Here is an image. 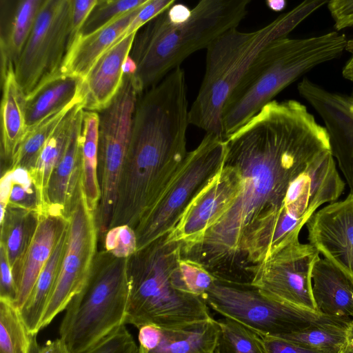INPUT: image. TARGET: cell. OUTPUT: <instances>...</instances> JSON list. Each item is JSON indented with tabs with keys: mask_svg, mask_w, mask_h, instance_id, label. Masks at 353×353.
I'll use <instances>...</instances> for the list:
<instances>
[{
	"mask_svg": "<svg viewBox=\"0 0 353 353\" xmlns=\"http://www.w3.org/2000/svg\"><path fill=\"white\" fill-rule=\"evenodd\" d=\"M38 219V212L12 205H8L1 212L0 245L6 252L15 282Z\"/></svg>",
	"mask_w": 353,
	"mask_h": 353,
	"instance_id": "26",
	"label": "cell"
},
{
	"mask_svg": "<svg viewBox=\"0 0 353 353\" xmlns=\"http://www.w3.org/2000/svg\"><path fill=\"white\" fill-rule=\"evenodd\" d=\"M147 0H98L79 34L92 33L128 12L139 8Z\"/></svg>",
	"mask_w": 353,
	"mask_h": 353,
	"instance_id": "34",
	"label": "cell"
},
{
	"mask_svg": "<svg viewBox=\"0 0 353 353\" xmlns=\"http://www.w3.org/2000/svg\"><path fill=\"white\" fill-rule=\"evenodd\" d=\"M126 259L97 252L90 276L70 300L59 327L70 353H83L125 324Z\"/></svg>",
	"mask_w": 353,
	"mask_h": 353,
	"instance_id": "7",
	"label": "cell"
},
{
	"mask_svg": "<svg viewBox=\"0 0 353 353\" xmlns=\"http://www.w3.org/2000/svg\"><path fill=\"white\" fill-rule=\"evenodd\" d=\"M67 230L68 225L57 242L49 260L41 272L31 294L23 305L19 309L28 330L34 334H37L40 331V323L59 270L65 244Z\"/></svg>",
	"mask_w": 353,
	"mask_h": 353,
	"instance_id": "27",
	"label": "cell"
},
{
	"mask_svg": "<svg viewBox=\"0 0 353 353\" xmlns=\"http://www.w3.org/2000/svg\"><path fill=\"white\" fill-rule=\"evenodd\" d=\"M203 299L213 310L259 336L295 332L312 324L339 318L274 299L250 284L216 279Z\"/></svg>",
	"mask_w": 353,
	"mask_h": 353,
	"instance_id": "8",
	"label": "cell"
},
{
	"mask_svg": "<svg viewBox=\"0 0 353 353\" xmlns=\"http://www.w3.org/2000/svg\"><path fill=\"white\" fill-rule=\"evenodd\" d=\"M239 187L238 171L224 161L219 170L189 203L164 239L180 243L181 253L199 243L206 231L232 204Z\"/></svg>",
	"mask_w": 353,
	"mask_h": 353,
	"instance_id": "14",
	"label": "cell"
},
{
	"mask_svg": "<svg viewBox=\"0 0 353 353\" xmlns=\"http://www.w3.org/2000/svg\"><path fill=\"white\" fill-rule=\"evenodd\" d=\"M346 346L353 350V319L347 325Z\"/></svg>",
	"mask_w": 353,
	"mask_h": 353,
	"instance_id": "47",
	"label": "cell"
},
{
	"mask_svg": "<svg viewBox=\"0 0 353 353\" xmlns=\"http://www.w3.org/2000/svg\"><path fill=\"white\" fill-rule=\"evenodd\" d=\"M250 0H202L188 20H170L165 10L138 30L129 56L137 65L136 83L143 93L159 83L194 52L236 28Z\"/></svg>",
	"mask_w": 353,
	"mask_h": 353,
	"instance_id": "3",
	"label": "cell"
},
{
	"mask_svg": "<svg viewBox=\"0 0 353 353\" xmlns=\"http://www.w3.org/2000/svg\"><path fill=\"white\" fill-rule=\"evenodd\" d=\"M322 119L332 156L353 196V101L350 96L330 92L304 78L297 86Z\"/></svg>",
	"mask_w": 353,
	"mask_h": 353,
	"instance_id": "15",
	"label": "cell"
},
{
	"mask_svg": "<svg viewBox=\"0 0 353 353\" xmlns=\"http://www.w3.org/2000/svg\"><path fill=\"white\" fill-rule=\"evenodd\" d=\"M225 163L236 169L239 192L201 241L181 253L215 279L250 284L272 254L291 183L330 152L324 126L295 100L272 101L225 139Z\"/></svg>",
	"mask_w": 353,
	"mask_h": 353,
	"instance_id": "1",
	"label": "cell"
},
{
	"mask_svg": "<svg viewBox=\"0 0 353 353\" xmlns=\"http://www.w3.org/2000/svg\"><path fill=\"white\" fill-rule=\"evenodd\" d=\"M68 220L65 248L56 281L40 323V330L65 310L70 300L84 286L97 254L99 230L96 212L88 203L81 180Z\"/></svg>",
	"mask_w": 353,
	"mask_h": 353,
	"instance_id": "11",
	"label": "cell"
},
{
	"mask_svg": "<svg viewBox=\"0 0 353 353\" xmlns=\"http://www.w3.org/2000/svg\"><path fill=\"white\" fill-rule=\"evenodd\" d=\"M179 269L187 290L202 298L216 279L201 264L188 259L181 258Z\"/></svg>",
	"mask_w": 353,
	"mask_h": 353,
	"instance_id": "36",
	"label": "cell"
},
{
	"mask_svg": "<svg viewBox=\"0 0 353 353\" xmlns=\"http://www.w3.org/2000/svg\"><path fill=\"white\" fill-rule=\"evenodd\" d=\"M0 300L13 303L17 297V288L12 270L3 248L0 245Z\"/></svg>",
	"mask_w": 353,
	"mask_h": 353,
	"instance_id": "41",
	"label": "cell"
},
{
	"mask_svg": "<svg viewBox=\"0 0 353 353\" xmlns=\"http://www.w3.org/2000/svg\"><path fill=\"white\" fill-rule=\"evenodd\" d=\"M139 90L134 74H124L122 85L110 104L98 112V175L101 198L96 212L99 233L110 229L118 186L127 155Z\"/></svg>",
	"mask_w": 353,
	"mask_h": 353,
	"instance_id": "10",
	"label": "cell"
},
{
	"mask_svg": "<svg viewBox=\"0 0 353 353\" xmlns=\"http://www.w3.org/2000/svg\"><path fill=\"white\" fill-rule=\"evenodd\" d=\"M36 336L28 330L19 308L0 300V353H37Z\"/></svg>",
	"mask_w": 353,
	"mask_h": 353,
	"instance_id": "32",
	"label": "cell"
},
{
	"mask_svg": "<svg viewBox=\"0 0 353 353\" xmlns=\"http://www.w3.org/2000/svg\"><path fill=\"white\" fill-rule=\"evenodd\" d=\"M138 329V353H216L220 327L212 316L176 327Z\"/></svg>",
	"mask_w": 353,
	"mask_h": 353,
	"instance_id": "17",
	"label": "cell"
},
{
	"mask_svg": "<svg viewBox=\"0 0 353 353\" xmlns=\"http://www.w3.org/2000/svg\"><path fill=\"white\" fill-rule=\"evenodd\" d=\"M347 39L336 31L319 36L279 39L256 57L222 110L225 139L288 85L316 66L340 57Z\"/></svg>",
	"mask_w": 353,
	"mask_h": 353,
	"instance_id": "4",
	"label": "cell"
},
{
	"mask_svg": "<svg viewBox=\"0 0 353 353\" xmlns=\"http://www.w3.org/2000/svg\"><path fill=\"white\" fill-rule=\"evenodd\" d=\"M339 353H353V350L345 346Z\"/></svg>",
	"mask_w": 353,
	"mask_h": 353,
	"instance_id": "48",
	"label": "cell"
},
{
	"mask_svg": "<svg viewBox=\"0 0 353 353\" xmlns=\"http://www.w3.org/2000/svg\"><path fill=\"white\" fill-rule=\"evenodd\" d=\"M175 3V0H148L114 43L120 41L125 37L138 32V30L148 22L169 8Z\"/></svg>",
	"mask_w": 353,
	"mask_h": 353,
	"instance_id": "39",
	"label": "cell"
},
{
	"mask_svg": "<svg viewBox=\"0 0 353 353\" xmlns=\"http://www.w3.org/2000/svg\"><path fill=\"white\" fill-rule=\"evenodd\" d=\"M144 4L92 33L79 34L65 55L59 75L84 79L97 60L121 36Z\"/></svg>",
	"mask_w": 353,
	"mask_h": 353,
	"instance_id": "20",
	"label": "cell"
},
{
	"mask_svg": "<svg viewBox=\"0 0 353 353\" xmlns=\"http://www.w3.org/2000/svg\"><path fill=\"white\" fill-rule=\"evenodd\" d=\"M181 258V244L164 237L128 258L125 324L176 327L212 317L204 299L187 290Z\"/></svg>",
	"mask_w": 353,
	"mask_h": 353,
	"instance_id": "5",
	"label": "cell"
},
{
	"mask_svg": "<svg viewBox=\"0 0 353 353\" xmlns=\"http://www.w3.org/2000/svg\"><path fill=\"white\" fill-rule=\"evenodd\" d=\"M84 101L81 94L65 108L49 115L28 130L19 144L8 170L23 168L29 172L34 167L37 159L48 139L70 110Z\"/></svg>",
	"mask_w": 353,
	"mask_h": 353,
	"instance_id": "30",
	"label": "cell"
},
{
	"mask_svg": "<svg viewBox=\"0 0 353 353\" xmlns=\"http://www.w3.org/2000/svg\"><path fill=\"white\" fill-rule=\"evenodd\" d=\"M312 292L317 311L329 316L353 319V278L323 257L312 270Z\"/></svg>",
	"mask_w": 353,
	"mask_h": 353,
	"instance_id": "22",
	"label": "cell"
},
{
	"mask_svg": "<svg viewBox=\"0 0 353 353\" xmlns=\"http://www.w3.org/2000/svg\"><path fill=\"white\" fill-rule=\"evenodd\" d=\"M84 108L79 110L67 148L48 185V211L68 217L81 179V128Z\"/></svg>",
	"mask_w": 353,
	"mask_h": 353,
	"instance_id": "21",
	"label": "cell"
},
{
	"mask_svg": "<svg viewBox=\"0 0 353 353\" xmlns=\"http://www.w3.org/2000/svg\"><path fill=\"white\" fill-rule=\"evenodd\" d=\"M326 5L336 31L353 28V0H331Z\"/></svg>",
	"mask_w": 353,
	"mask_h": 353,
	"instance_id": "42",
	"label": "cell"
},
{
	"mask_svg": "<svg viewBox=\"0 0 353 353\" xmlns=\"http://www.w3.org/2000/svg\"><path fill=\"white\" fill-rule=\"evenodd\" d=\"M99 116L83 110L81 128V183L90 209L97 211L101 198L98 175Z\"/></svg>",
	"mask_w": 353,
	"mask_h": 353,
	"instance_id": "28",
	"label": "cell"
},
{
	"mask_svg": "<svg viewBox=\"0 0 353 353\" xmlns=\"http://www.w3.org/2000/svg\"><path fill=\"white\" fill-rule=\"evenodd\" d=\"M97 2L98 0H71L70 34L67 51L79 34Z\"/></svg>",
	"mask_w": 353,
	"mask_h": 353,
	"instance_id": "40",
	"label": "cell"
},
{
	"mask_svg": "<svg viewBox=\"0 0 353 353\" xmlns=\"http://www.w3.org/2000/svg\"><path fill=\"white\" fill-rule=\"evenodd\" d=\"M83 353H138V346L125 325Z\"/></svg>",
	"mask_w": 353,
	"mask_h": 353,
	"instance_id": "38",
	"label": "cell"
},
{
	"mask_svg": "<svg viewBox=\"0 0 353 353\" xmlns=\"http://www.w3.org/2000/svg\"><path fill=\"white\" fill-rule=\"evenodd\" d=\"M82 80L70 76L57 75L26 97L27 132L75 100L81 94Z\"/></svg>",
	"mask_w": 353,
	"mask_h": 353,
	"instance_id": "25",
	"label": "cell"
},
{
	"mask_svg": "<svg viewBox=\"0 0 353 353\" xmlns=\"http://www.w3.org/2000/svg\"><path fill=\"white\" fill-rule=\"evenodd\" d=\"M103 238L104 250L116 257L128 258L137 250L135 231L127 225L109 229Z\"/></svg>",
	"mask_w": 353,
	"mask_h": 353,
	"instance_id": "37",
	"label": "cell"
},
{
	"mask_svg": "<svg viewBox=\"0 0 353 353\" xmlns=\"http://www.w3.org/2000/svg\"><path fill=\"white\" fill-rule=\"evenodd\" d=\"M306 227L309 243L353 278V196L319 209Z\"/></svg>",
	"mask_w": 353,
	"mask_h": 353,
	"instance_id": "16",
	"label": "cell"
},
{
	"mask_svg": "<svg viewBox=\"0 0 353 353\" xmlns=\"http://www.w3.org/2000/svg\"><path fill=\"white\" fill-rule=\"evenodd\" d=\"M123 70L124 74H134L137 71V65L130 56L127 57L123 63Z\"/></svg>",
	"mask_w": 353,
	"mask_h": 353,
	"instance_id": "46",
	"label": "cell"
},
{
	"mask_svg": "<svg viewBox=\"0 0 353 353\" xmlns=\"http://www.w3.org/2000/svg\"><path fill=\"white\" fill-rule=\"evenodd\" d=\"M37 353H70L64 341L58 338L48 341L43 346L39 347Z\"/></svg>",
	"mask_w": 353,
	"mask_h": 353,
	"instance_id": "44",
	"label": "cell"
},
{
	"mask_svg": "<svg viewBox=\"0 0 353 353\" xmlns=\"http://www.w3.org/2000/svg\"><path fill=\"white\" fill-rule=\"evenodd\" d=\"M71 0H43L32 31L14 65L26 97L59 75L67 52Z\"/></svg>",
	"mask_w": 353,
	"mask_h": 353,
	"instance_id": "12",
	"label": "cell"
},
{
	"mask_svg": "<svg viewBox=\"0 0 353 353\" xmlns=\"http://www.w3.org/2000/svg\"><path fill=\"white\" fill-rule=\"evenodd\" d=\"M189 110L187 92L176 86L154 87L139 97L110 229L135 230L159 201L188 152Z\"/></svg>",
	"mask_w": 353,
	"mask_h": 353,
	"instance_id": "2",
	"label": "cell"
},
{
	"mask_svg": "<svg viewBox=\"0 0 353 353\" xmlns=\"http://www.w3.org/2000/svg\"><path fill=\"white\" fill-rule=\"evenodd\" d=\"M82 107H84V101L78 103L65 115L46 141L34 167L29 172L37 192L39 213L48 210L50 180L67 148L77 113Z\"/></svg>",
	"mask_w": 353,
	"mask_h": 353,
	"instance_id": "24",
	"label": "cell"
},
{
	"mask_svg": "<svg viewBox=\"0 0 353 353\" xmlns=\"http://www.w3.org/2000/svg\"><path fill=\"white\" fill-rule=\"evenodd\" d=\"M326 0L304 1L259 30L232 29L206 49L204 76L189 110L190 123L223 137L222 110L243 76L259 54L272 41L288 35Z\"/></svg>",
	"mask_w": 353,
	"mask_h": 353,
	"instance_id": "6",
	"label": "cell"
},
{
	"mask_svg": "<svg viewBox=\"0 0 353 353\" xmlns=\"http://www.w3.org/2000/svg\"><path fill=\"white\" fill-rule=\"evenodd\" d=\"M43 0H21L17 3L7 32L1 35V72L10 63L14 67L32 31Z\"/></svg>",
	"mask_w": 353,
	"mask_h": 353,
	"instance_id": "29",
	"label": "cell"
},
{
	"mask_svg": "<svg viewBox=\"0 0 353 353\" xmlns=\"http://www.w3.org/2000/svg\"><path fill=\"white\" fill-rule=\"evenodd\" d=\"M7 170L10 171L11 175L8 205L34 210L39 213L37 192L29 171L23 168Z\"/></svg>",
	"mask_w": 353,
	"mask_h": 353,
	"instance_id": "35",
	"label": "cell"
},
{
	"mask_svg": "<svg viewBox=\"0 0 353 353\" xmlns=\"http://www.w3.org/2000/svg\"><path fill=\"white\" fill-rule=\"evenodd\" d=\"M218 322L216 353H265L260 336L251 330L229 318Z\"/></svg>",
	"mask_w": 353,
	"mask_h": 353,
	"instance_id": "33",
	"label": "cell"
},
{
	"mask_svg": "<svg viewBox=\"0 0 353 353\" xmlns=\"http://www.w3.org/2000/svg\"><path fill=\"white\" fill-rule=\"evenodd\" d=\"M267 6L272 11H283L287 6V1L285 0H268L266 1Z\"/></svg>",
	"mask_w": 353,
	"mask_h": 353,
	"instance_id": "45",
	"label": "cell"
},
{
	"mask_svg": "<svg viewBox=\"0 0 353 353\" xmlns=\"http://www.w3.org/2000/svg\"><path fill=\"white\" fill-rule=\"evenodd\" d=\"M1 155L10 164L27 132L26 95L19 85L12 63L1 73Z\"/></svg>",
	"mask_w": 353,
	"mask_h": 353,
	"instance_id": "23",
	"label": "cell"
},
{
	"mask_svg": "<svg viewBox=\"0 0 353 353\" xmlns=\"http://www.w3.org/2000/svg\"><path fill=\"white\" fill-rule=\"evenodd\" d=\"M137 32L112 45L99 57L82 80L85 110L101 111L119 92L123 80V65L130 54Z\"/></svg>",
	"mask_w": 353,
	"mask_h": 353,
	"instance_id": "18",
	"label": "cell"
},
{
	"mask_svg": "<svg viewBox=\"0 0 353 353\" xmlns=\"http://www.w3.org/2000/svg\"><path fill=\"white\" fill-rule=\"evenodd\" d=\"M68 217L50 212L39 213L37 225L16 280L15 306L20 309L27 301L37 280L68 225Z\"/></svg>",
	"mask_w": 353,
	"mask_h": 353,
	"instance_id": "19",
	"label": "cell"
},
{
	"mask_svg": "<svg viewBox=\"0 0 353 353\" xmlns=\"http://www.w3.org/2000/svg\"><path fill=\"white\" fill-rule=\"evenodd\" d=\"M319 252L309 243L295 241L274 254L254 272L250 285L263 294L317 311L312 292V270Z\"/></svg>",
	"mask_w": 353,
	"mask_h": 353,
	"instance_id": "13",
	"label": "cell"
},
{
	"mask_svg": "<svg viewBox=\"0 0 353 353\" xmlns=\"http://www.w3.org/2000/svg\"><path fill=\"white\" fill-rule=\"evenodd\" d=\"M350 320L334 319L276 336L323 353H339L346 346V328Z\"/></svg>",
	"mask_w": 353,
	"mask_h": 353,
	"instance_id": "31",
	"label": "cell"
},
{
	"mask_svg": "<svg viewBox=\"0 0 353 353\" xmlns=\"http://www.w3.org/2000/svg\"><path fill=\"white\" fill-rule=\"evenodd\" d=\"M225 154V139L214 133H206L188 152L159 201L135 228L137 250L168 235L189 203L222 167Z\"/></svg>",
	"mask_w": 353,
	"mask_h": 353,
	"instance_id": "9",
	"label": "cell"
},
{
	"mask_svg": "<svg viewBox=\"0 0 353 353\" xmlns=\"http://www.w3.org/2000/svg\"><path fill=\"white\" fill-rule=\"evenodd\" d=\"M265 353H323L272 336H259Z\"/></svg>",
	"mask_w": 353,
	"mask_h": 353,
	"instance_id": "43",
	"label": "cell"
},
{
	"mask_svg": "<svg viewBox=\"0 0 353 353\" xmlns=\"http://www.w3.org/2000/svg\"><path fill=\"white\" fill-rule=\"evenodd\" d=\"M351 98H352V99L353 101V92H352V95L351 96Z\"/></svg>",
	"mask_w": 353,
	"mask_h": 353,
	"instance_id": "49",
	"label": "cell"
}]
</instances>
